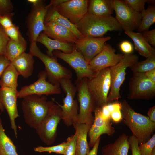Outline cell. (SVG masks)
<instances>
[{
	"label": "cell",
	"mask_w": 155,
	"mask_h": 155,
	"mask_svg": "<svg viewBox=\"0 0 155 155\" xmlns=\"http://www.w3.org/2000/svg\"><path fill=\"white\" fill-rule=\"evenodd\" d=\"M121 103L124 123L131 131L139 144L147 141L155 130V123L148 116L135 111L126 100H123Z\"/></svg>",
	"instance_id": "obj_1"
},
{
	"label": "cell",
	"mask_w": 155,
	"mask_h": 155,
	"mask_svg": "<svg viewBox=\"0 0 155 155\" xmlns=\"http://www.w3.org/2000/svg\"><path fill=\"white\" fill-rule=\"evenodd\" d=\"M76 25L81 37H102L108 31L122 29L115 17L111 15L100 17L88 13Z\"/></svg>",
	"instance_id": "obj_2"
},
{
	"label": "cell",
	"mask_w": 155,
	"mask_h": 155,
	"mask_svg": "<svg viewBox=\"0 0 155 155\" xmlns=\"http://www.w3.org/2000/svg\"><path fill=\"white\" fill-rule=\"evenodd\" d=\"M54 104L53 98L48 100L45 95H32L23 98L21 108L26 124L36 129Z\"/></svg>",
	"instance_id": "obj_3"
},
{
	"label": "cell",
	"mask_w": 155,
	"mask_h": 155,
	"mask_svg": "<svg viewBox=\"0 0 155 155\" xmlns=\"http://www.w3.org/2000/svg\"><path fill=\"white\" fill-rule=\"evenodd\" d=\"M29 53L38 57L43 63L48 81L52 84H59L61 80L71 79L72 78L71 72L59 63L54 56L42 53L37 46L36 42L30 43Z\"/></svg>",
	"instance_id": "obj_4"
},
{
	"label": "cell",
	"mask_w": 155,
	"mask_h": 155,
	"mask_svg": "<svg viewBox=\"0 0 155 155\" xmlns=\"http://www.w3.org/2000/svg\"><path fill=\"white\" fill-rule=\"evenodd\" d=\"M59 84L66 94L63 99V104L61 105L54 98L53 99L61 109V119L67 126L69 127L78 122L79 108L77 101L75 99L77 89L70 79H63Z\"/></svg>",
	"instance_id": "obj_5"
},
{
	"label": "cell",
	"mask_w": 155,
	"mask_h": 155,
	"mask_svg": "<svg viewBox=\"0 0 155 155\" xmlns=\"http://www.w3.org/2000/svg\"><path fill=\"white\" fill-rule=\"evenodd\" d=\"M87 85L94 100V109L106 105L111 85L110 67L102 69L92 77L87 78Z\"/></svg>",
	"instance_id": "obj_6"
},
{
	"label": "cell",
	"mask_w": 155,
	"mask_h": 155,
	"mask_svg": "<svg viewBox=\"0 0 155 155\" xmlns=\"http://www.w3.org/2000/svg\"><path fill=\"white\" fill-rule=\"evenodd\" d=\"M138 60V57L136 55L124 54L123 57L117 64L110 67L111 85L110 91L107 97V104L121 98L119 91L125 80L126 70L137 62Z\"/></svg>",
	"instance_id": "obj_7"
},
{
	"label": "cell",
	"mask_w": 155,
	"mask_h": 155,
	"mask_svg": "<svg viewBox=\"0 0 155 155\" xmlns=\"http://www.w3.org/2000/svg\"><path fill=\"white\" fill-rule=\"evenodd\" d=\"M87 78H84L76 81L78 101L80 107L77 118L78 122L92 125L94 121L92 112L94 108L93 98L88 89Z\"/></svg>",
	"instance_id": "obj_8"
},
{
	"label": "cell",
	"mask_w": 155,
	"mask_h": 155,
	"mask_svg": "<svg viewBox=\"0 0 155 155\" xmlns=\"http://www.w3.org/2000/svg\"><path fill=\"white\" fill-rule=\"evenodd\" d=\"M61 119V109L57 104H54L35 129L44 143L48 146L54 143L57 135L58 125Z\"/></svg>",
	"instance_id": "obj_9"
},
{
	"label": "cell",
	"mask_w": 155,
	"mask_h": 155,
	"mask_svg": "<svg viewBox=\"0 0 155 155\" xmlns=\"http://www.w3.org/2000/svg\"><path fill=\"white\" fill-rule=\"evenodd\" d=\"M50 7L42 0L37 4L32 5L26 21L27 35L30 43L36 42L41 32L44 30L45 19Z\"/></svg>",
	"instance_id": "obj_10"
},
{
	"label": "cell",
	"mask_w": 155,
	"mask_h": 155,
	"mask_svg": "<svg viewBox=\"0 0 155 155\" xmlns=\"http://www.w3.org/2000/svg\"><path fill=\"white\" fill-rule=\"evenodd\" d=\"M155 96V83L144 73H133L129 82L128 98L148 100Z\"/></svg>",
	"instance_id": "obj_11"
},
{
	"label": "cell",
	"mask_w": 155,
	"mask_h": 155,
	"mask_svg": "<svg viewBox=\"0 0 155 155\" xmlns=\"http://www.w3.org/2000/svg\"><path fill=\"white\" fill-rule=\"evenodd\" d=\"M53 55L56 58L65 61L74 70L77 76V80L84 78H90L96 74L91 69L81 53L76 49L74 44L73 50L70 53H65L60 50H55L53 51Z\"/></svg>",
	"instance_id": "obj_12"
},
{
	"label": "cell",
	"mask_w": 155,
	"mask_h": 155,
	"mask_svg": "<svg viewBox=\"0 0 155 155\" xmlns=\"http://www.w3.org/2000/svg\"><path fill=\"white\" fill-rule=\"evenodd\" d=\"M113 6L115 18L122 29L125 31L137 30L142 20L141 13L133 10L123 0H113Z\"/></svg>",
	"instance_id": "obj_13"
},
{
	"label": "cell",
	"mask_w": 155,
	"mask_h": 155,
	"mask_svg": "<svg viewBox=\"0 0 155 155\" xmlns=\"http://www.w3.org/2000/svg\"><path fill=\"white\" fill-rule=\"evenodd\" d=\"M38 77V79L34 82L22 87L18 91V98H23L27 96L32 95L47 96L61 94L59 84H53L47 81V77L45 70L40 72Z\"/></svg>",
	"instance_id": "obj_14"
},
{
	"label": "cell",
	"mask_w": 155,
	"mask_h": 155,
	"mask_svg": "<svg viewBox=\"0 0 155 155\" xmlns=\"http://www.w3.org/2000/svg\"><path fill=\"white\" fill-rule=\"evenodd\" d=\"M111 38L110 36L98 38L81 37L77 39L74 45L89 64L102 51L106 42Z\"/></svg>",
	"instance_id": "obj_15"
},
{
	"label": "cell",
	"mask_w": 155,
	"mask_h": 155,
	"mask_svg": "<svg viewBox=\"0 0 155 155\" xmlns=\"http://www.w3.org/2000/svg\"><path fill=\"white\" fill-rule=\"evenodd\" d=\"M89 2L88 0H67L55 7L60 14L76 25L88 13Z\"/></svg>",
	"instance_id": "obj_16"
},
{
	"label": "cell",
	"mask_w": 155,
	"mask_h": 155,
	"mask_svg": "<svg viewBox=\"0 0 155 155\" xmlns=\"http://www.w3.org/2000/svg\"><path fill=\"white\" fill-rule=\"evenodd\" d=\"M115 50L108 43H106L102 51L89 63L91 69L95 73L104 68L117 64L124 54H116Z\"/></svg>",
	"instance_id": "obj_17"
},
{
	"label": "cell",
	"mask_w": 155,
	"mask_h": 155,
	"mask_svg": "<svg viewBox=\"0 0 155 155\" xmlns=\"http://www.w3.org/2000/svg\"><path fill=\"white\" fill-rule=\"evenodd\" d=\"M18 92L17 90L5 87L0 88V102L7 112L11 129L16 138L17 130L15 120L19 116L17 104Z\"/></svg>",
	"instance_id": "obj_18"
},
{
	"label": "cell",
	"mask_w": 155,
	"mask_h": 155,
	"mask_svg": "<svg viewBox=\"0 0 155 155\" xmlns=\"http://www.w3.org/2000/svg\"><path fill=\"white\" fill-rule=\"evenodd\" d=\"M43 33L49 37L59 41L74 44L77 39L76 36L67 28L55 22L44 21Z\"/></svg>",
	"instance_id": "obj_19"
},
{
	"label": "cell",
	"mask_w": 155,
	"mask_h": 155,
	"mask_svg": "<svg viewBox=\"0 0 155 155\" xmlns=\"http://www.w3.org/2000/svg\"><path fill=\"white\" fill-rule=\"evenodd\" d=\"M129 137L122 133L114 142L104 145L102 148V155H128L130 147Z\"/></svg>",
	"instance_id": "obj_20"
},
{
	"label": "cell",
	"mask_w": 155,
	"mask_h": 155,
	"mask_svg": "<svg viewBox=\"0 0 155 155\" xmlns=\"http://www.w3.org/2000/svg\"><path fill=\"white\" fill-rule=\"evenodd\" d=\"M34 60L30 53H23L10 62L19 75L27 78L31 76L34 70Z\"/></svg>",
	"instance_id": "obj_21"
},
{
	"label": "cell",
	"mask_w": 155,
	"mask_h": 155,
	"mask_svg": "<svg viewBox=\"0 0 155 155\" xmlns=\"http://www.w3.org/2000/svg\"><path fill=\"white\" fill-rule=\"evenodd\" d=\"M91 125L78 122L73 125L78 133L75 155H87L90 150L87 137Z\"/></svg>",
	"instance_id": "obj_22"
},
{
	"label": "cell",
	"mask_w": 155,
	"mask_h": 155,
	"mask_svg": "<svg viewBox=\"0 0 155 155\" xmlns=\"http://www.w3.org/2000/svg\"><path fill=\"white\" fill-rule=\"evenodd\" d=\"M36 42L44 45L47 48V54L53 56V52L55 50L62 51L65 53H70L72 51L73 44L71 43L61 42L49 37L43 32L38 36Z\"/></svg>",
	"instance_id": "obj_23"
},
{
	"label": "cell",
	"mask_w": 155,
	"mask_h": 155,
	"mask_svg": "<svg viewBox=\"0 0 155 155\" xmlns=\"http://www.w3.org/2000/svg\"><path fill=\"white\" fill-rule=\"evenodd\" d=\"M114 11L113 0L89 1L88 13L93 15L108 16L111 15Z\"/></svg>",
	"instance_id": "obj_24"
},
{
	"label": "cell",
	"mask_w": 155,
	"mask_h": 155,
	"mask_svg": "<svg viewBox=\"0 0 155 155\" xmlns=\"http://www.w3.org/2000/svg\"><path fill=\"white\" fill-rule=\"evenodd\" d=\"M44 21L53 22L67 28L72 32L78 38L82 36L76 25L72 24L67 18L60 14L55 7H50L46 16Z\"/></svg>",
	"instance_id": "obj_25"
},
{
	"label": "cell",
	"mask_w": 155,
	"mask_h": 155,
	"mask_svg": "<svg viewBox=\"0 0 155 155\" xmlns=\"http://www.w3.org/2000/svg\"><path fill=\"white\" fill-rule=\"evenodd\" d=\"M124 32L133 40L135 49L141 55L147 58L155 50L143 36L142 33L133 31H125Z\"/></svg>",
	"instance_id": "obj_26"
},
{
	"label": "cell",
	"mask_w": 155,
	"mask_h": 155,
	"mask_svg": "<svg viewBox=\"0 0 155 155\" xmlns=\"http://www.w3.org/2000/svg\"><path fill=\"white\" fill-rule=\"evenodd\" d=\"M27 42L22 36L17 40L10 39L7 45L4 56L10 62L25 52Z\"/></svg>",
	"instance_id": "obj_27"
},
{
	"label": "cell",
	"mask_w": 155,
	"mask_h": 155,
	"mask_svg": "<svg viewBox=\"0 0 155 155\" xmlns=\"http://www.w3.org/2000/svg\"><path fill=\"white\" fill-rule=\"evenodd\" d=\"M19 75L15 67L10 63L1 75L0 79L1 87L17 90L18 86V78Z\"/></svg>",
	"instance_id": "obj_28"
},
{
	"label": "cell",
	"mask_w": 155,
	"mask_h": 155,
	"mask_svg": "<svg viewBox=\"0 0 155 155\" xmlns=\"http://www.w3.org/2000/svg\"><path fill=\"white\" fill-rule=\"evenodd\" d=\"M0 155H18L16 147L5 133L0 118Z\"/></svg>",
	"instance_id": "obj_29"
},
{
	"label": "cell",
	"mask_w": 155,
	"mask_h": 155,
	"mask_svg": "<svg viewBox=\"0 0 155 155\" xmlns=\"http://www.w3.org/2000/svg\"><path fill=\"white\" fill-rule=\"evenodd\" d=\"M142 20L137 29L139 32L149 30L150 27L155 22V6L149 5L146 9L141 12Z\"/></svg>",
	"instance_id": "obj_30"
},
{
	"label": "cell",
	"mask_w": 155,
	"mask_h": 155,
	"mask_svg": "<svg viewBox=\"0 0 155 155\" xmlns=\"http://www.w3.org/2000/svg\"><path fill=\"white\" fill-rule=\"evenodd\" d=\"M133 73H145L155 68V50L143 61L135 64L130 67Z\"/></svg>",
	"instance_id": "obj_31"
},
{
	"label": "cell",
	"mask_w": 155,
	"mask_h": 155,
	"mask_svg": "<svg viewBox=\"0 0 155 155\" xmlns=\"http://www.w3.org/2000/svg\"><path fill=\"white\" fill-rule=\"evenodd\" d=\"M93 112L94 113V116L92 124L107 131L109 132L111 136L112 135L115 131V129L112 126L110 121L105 120L102 117L100 108H94Z\"/></svg>",
	"instance_id": "obj_32"
},
{
	"label": "cell",
	"mask_w": 155,
	"mask_h": 155,
	"mask_svg": "<svg viewBox=\"0 0 155 155\" xmlns=\"http://www.w3.org/2000/svg\"><path fill=\"white\" fill-rule=\"evenodd\" d=\"M104 134L111 136L110 133L107 131L92 124L88 134L90 139L88 143L90 146L92 147L98 139L102 134Z\"/></svg>",
	"instance_id": "obj_33"
},
{
	"label": "cell",
	"mask_w": 155,
	"mask_h": 155,
	"mask_svg": "<svg viewBox=\"0 0 155 155\" xmlns=\"http://www.w3.org/2000/svg\"><path fill=\"white\" fill-rule=\"evenodd\" d=\"M66 145V142H64L57 145L49 147L38 146L34 148V150L38 152H52L63 155Z\"/></svg>",
	"instance_id": "obj_34"
},
{
	"label": "cell",
	"mask_w": 155,
	"mask_h": 155,
	"mask_svg": "<svg viewBox=\"0 0 155 155\" xmlns=\"http://www.w3.org/2000/svg\"><path fill=\"white\" fill-rule=\"evenodd\" d=\"M78 133L75 131L74 134L68 137L63 155H75Z\"/></svg>",
	"instance_id": "obj_35"
},
{
	"label": "cell",
	"mask_w": 155,
	"mask_h": 155,
	"mask_svg": "<svg viewBox=\"0 0 155 155\" xmlns=\"http://www.w3.org/2000/svg\"><path fill=\"white\" fill-rule=\"evenodd\" d=\"M155 147V134L146 142L139 144V148L141 155H151L152 149Z\"/></svg>",
	"instance_id": "obj_36"
},
{
	"label": "cell",
	"mask_w": 155,
	"mask_h": 155,
	"mask_svg": "<svg viewBox=\"0 0 155 155\" xmlns=\"http://www.w3.org/2000/svg\"><path fill=\"white\" fill-rule=\"evenodd\" d=\"M13 6L10 0H0V16L14 15Z\"/></svg>",
	"instance_id": "obj_37"
},
{
	"label": "cell",
	"mask_w": 155,
	"mask_h": 155,
	"mask_svg": "<svg viewBox=\"0 0 155 155\" xmlns=\"http://www.w3.org/2000/svg\"><path fill=\"white\" fill-rule=\"evenodd\" d=\"M123 1L135 11L141 13L145 9L146 0H124Z\"/></svg>",
	"instance_id": "obj_38"
},
{
	"label": "cell",
	"mask_w": 155,
	"mask_h": 155,
	"mask_svg": "<svg viewBox=\"0 0 155 155\" xmlns=\"http://www.w3.org/2000/svg\"><path fill=\"white\" fill-rule=\"evenodd\" d=\"M4 28L0 25V56L4 55L6 47L10 40Z\"/></svg>",
	"instance_id": "obj_39"
},
{
	"label": "cell",
	"mask_w": 155,
	"mask_h": 155,
	"mask_svg": "<svg viewBox=\"0 0 155 155\" xmlns=\"http://www.w3.org/2000/svg\"><path fill=\"white\" fill-rule=\"evenodd\" d=\"M4 29L6 34L11 40H17L22 36L19 27L14 24L11 27Z\"/></svg>",
	"instance_id": "obj_40"
},
{
	"label": "cell",
	"mask_w": 155,
	"mask_h": 155,
	"mask_svg": "<svg viewBox=\"0 0 155 155\" xmlns=\"http://www.w3.org/2000/svg\"><path fill=\"white\" fill-rule=\"evenodd\" d=\"M128 141L132 155H141L139 148V144L137 139L132 135L129 137Z\"/></svg>",
	"instance_id": "obj_41"
},
{
	"label": "cell",
	"mask_w": 155,
	"mask_h": 155,
	"mask_svg": "<svg viewBox=\"0 0 155 155\" xmlns=\"http://www.w3.org/2000/svg\"><path fill=\"white\" fill-rule=\"evenodd\" d=\"M121 50L124 54H131L134 50L132 43L129 41L125 40L122 41L119 45Z\"/></svg>",
	"instance_id": "obj_42"
},
{
	"label": "cell",
	"mask_w": 155,
	"mask_h": 155,
	"mask_svg": "<svg viewBox=\"0 0 155 155\" xmlns=\"http://www.w3.org/2000/svg\"><path fill=\"white\" fill-rule=\"evenodd\" d=\"M143 36L150 45L155 46V29L150 30H146L142 33Z\"/></svg>",
	"instance_id": "obj_43"
},
{
	"label": "cell",
	"mask_w": 155,
	"mask_h": 155,
	"mask_svg": "<svg viewBox=\"0 0 155 155\" xmlns=\"http://www.w3.org/2000/svg\"><path fill=\"white\" fill-rule=\"evenodd\" d=\"M13 17L10 16H0V25L4 29L11 27L13 24L12 21Z\"/></svg>",
	"instance_id": "obj_44"
},
{
	"label": "cell",
	"mask_w": 155,
	"mask_h": 155,
	"mask_svg": "<svg viewBox=\"0 0 155 155\" xmlns=\"http://www.w3.org/2000/svg\"><path fill=\"white\" fill-rule=\"evenodd\" d=\"M9 61L4 56H0V79L3 72L10 64Z\"/></svg>",
	"instance_id": "obj_45"
},
{
	"label": "cell",
	"mask_w": 155,
	"mask_h": 155,
	"mask_svg": "<svg viewBox=\"0 0 155 155\" xmlns=\"http://www.w3.org/2000/svg\"><path fill=\"white\" fill-rule=\"evenodd\" d=\"M111 119L116 123L120 122L123 119L122 115L120 109L112 112L111 114Z\"/></svg>",
	"instance_id": "obj_46"
},
{
	"label": "cell",
	"mask_w": 155,
	"mask_h": 155,
	"mask_svg": "<svg viewBox=\"0 0 155 155\" xmlns=\"http://www.w3.org/2000/svg\"><path fill=\"white\" fill-rule=\"evenodd\" d=\"M101 115L104 119L110 121L111 113L108 110L106 105L100 108Z\"/></svg>",
	"instance_id": "obj_47"
},
{
	"label": "cell",
	"mask_w": 155,
	"mask_h": 155,
	"mask_svg": "<svg viewBox=\"0 0 155 155\" xmlns=\"http://www.w3.org/2000/svg\"><path fill=\"white\" fill-rule=\"evenodd\" d=\"M107 107L111 113L115 111L121 110V103L116 102L112 103H109L106 104Z\"/></svg>",
	"instance_id": "obj_48"
},
{
	"label": "cell",
	"mask_w": 155,
	"mask_h": 155,
	"mask_svg": "<svg viewBox=\"0 0 155 155\" xmlns=\"http://www.w3.org/2000/svg\"><path fill=\"white\" fill-rule=\"evenodd\" d=\"M100 139L101 137L98 139L95 144L92 147V149L90 150L87 155H98V151Z\"/></svg>",
	"instance_id": "obj_49"
},
{
	"label": "cell",
	"mask_w": 155,
	"mask_h": 155,
	"mask_svg": "<svg viewBox=\"0 0 155 155\" xmlns=\"http://www.w3.org/2000/svg\"><path fill=\"white\" fill-rule=\"evenodd\" d=\"M144 73L148 79L155 83V68L148 71Z\"/></svg>",
	"instance_id": "obj_50"
},
{
	"label": "cell",
	"mask_w": 155,
	"mask_h": 155,
	"mask_svg": "<svg viewBox=\"0 0 155 155\" xmlns=\"http://www.w3.org/2000/svg\"><path fill=\"white\" fill-rule=\"evenodd\" d=\"M148 117L152 122L155 123V106L151 107L147 113Z\"/></svg>",
	"instance_id": "obj_51"
},
{
	"label": "cell",
	"mask_w": 155,
	"mask_h": 155,
	"mask_svg": "<svg viewBox=\"0 0 155 155\" xmlns=\"http://www.w3.org/2000/svg\"><path fill=\"white\" fill-rule=\"evenodd\" d=\"M67 0H51L48 6L55 7L57 5L67 1Z\"/></svg>",
	"instance_id": "obj_52"
},
{
	"label": "cell",
	"mask_w": 155,
	"mask_h": 155,
	"mask_svg": "<svg viewBox=\"0 0 155 155\" xmlns=\"http://www.w3.org/2000/svg\"><path fill=\"white\" fill-rule=\"evenodd\" d=\"M41 0H28L27 1L32 3V5H35L39 3Z\"/></svg>",
	"instance_id": "obj_53"
},
{
	"label": "cell",
	"mask_w": 155,
	"mask_h": 155,
	"mask_svg": "<svg viewBox=\"0 0 155 155\" xmlns=\"http://www.w3.org/2000/svg\"><path fill=\"white\" fill-rule=\"evenodd\" d=\"M155 0H146V2L150 5H153L155 3Z\"/></svg>",
	"instance_id": "obj_54"
},
{
	"label": "cell",
	"mask_w": 155,
	"mask_h": 155,
	"mask_svg": "<svg viewBox=\"0 0 155 155\" xmlns=\"http://www.w3.org/2000/svg\"><path fill=\"white\" fill-rule=\"evenodd\" d=\"M4 109L5 108L4 106L0 102V110L1 111V113L3 112L4 111Z\"/></svg>",
	"instance_id": "obj_55"
},
{
	"label": "cell",
	"mask_w": 155,
	"mask_h": 155,
	"mask_svg": "<svg viewBox=\"0 0 155 155\" xmlns=\"http://www.w3.org/2000/svg\"><path fill=\"white\" fill-rule=\"evenodd\" d=\"M151 155H155V147L152 149Z\"/></svg>",
	"instance_id": "obj_56"
},
{
	"label": "cell",
	"mask_w": 155,
	"mask_h": 155,
	"mask_svg": "<svg viewBox=\"0 0 155 155\" xmlns=\"http://www.w3.org/2000/svg\"><path fill=\"white\" fill-rule=\"evenodd\" d=\"M1 114V112H0V114Z\"/></svg>",
	"instance_id": "obj_57"
}]
</instances>
